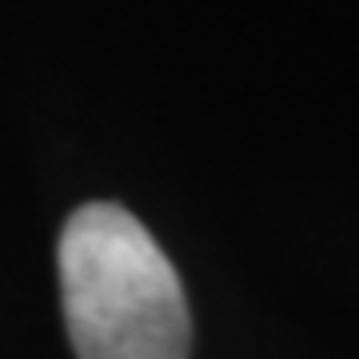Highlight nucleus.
Returning <instances> with one entry per match:
<instances>
[{
    "label": "nucleus",
    "mask_w": 359,
    "mask_h": 359,
    "mask_svg": "<svg viewBox=\"0 0 359 359\" xmlns=\"http://www.w3.org/2000/svg\"><path fill=\"white\" fill-rule=\"evenodd\" d=\"M60 304L80 359H188L192 316L172 259L120 204H84L60 231Z\"/></svg>",
    "instance_id": "1"
}]
</instances>
